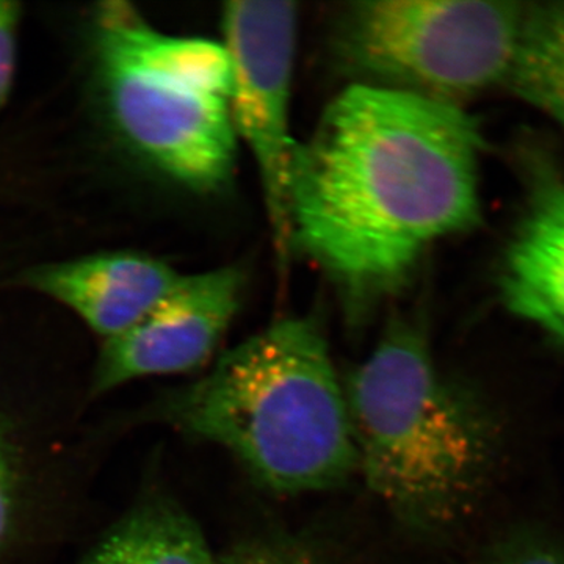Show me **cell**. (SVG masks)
Instances as JSON below:
<instances>
[{
    "instance_id": "52a82bcc",
    "label": "cell",
    "mask_w": 564,
    "mask_h": 564,
    "mask_svg": "<svg viewBox=\"0 0 564 564\" xmlns=\"http://www.w3.org/2000/svg\"><path fill=\"white\" fill-rule=\"evenodd\" d=\"M242 280L236 267L182 274L135 325L104 340L91 392L101 395L137 378L198 369L239 310Z\"/></svg>"
},
{
    "instance_id": "6da1fadb",
    "label": "cell",
    "mask_w": 564,
    "mask_h": 564,
    "mask_svg": "<svg viewBox=\"0 0 564 564\" xmlns=\"http://www.w3.org/2000/svg\"><path fill=\"white\" fill-rule=\"evenodd\" d=\"M480 126L463 106L352 82L296 144L291 250L339 288L359 326L440 240L480 221Z\"/></svg>"
},
{
    "instance_id": "9a60e30c",
    "label": "cell",
    "mask_w": 564,
    "mask_h": 564,
    "mask_svg": "<svg viewBox=\"0 0 564 564\" xmlns=\"http://www.w3.org/2000/svg\"><path fill=\"white\" fill-rule=\"evenodd\" d=\"M20 24V3L0 0V107L7 102L13 88Z\"/></svg>"
},
{
    "instance_id": "9c48e42d",
    "label": "cell",
    "mask_w": 564,
    "mask_h": 564,
    "mask_svg": "<svg viewBox=\"0 0 564 564\" xmlns=\"http://www.w3.org/2000/svg\"><path fill=\"white\" fill-rule=\"evenodd\" d=\"M182 274L139 251H106L40 263L21 274L24 288L68 307L104 340L131 328L172 292Z\"/></svg>"
},
{
    "instance_id": "5bb4252c",
    "label": "cell",
    "mask_w": 564,
    "mask_h": 564,
    "mask_svg": "<svg viewBox=\"0 0 564 564\" xmlns=\"http://www.w3.org/2000/svg\"><path fill=\"white\" fill-rule=\"evenodd\" d=\"M20 492L17 451L9 429L0 421V547L9 538Z\"/></svg>"
},
{
    "instance_id": "5b68a950",
    "label": "cell",
    "mask_w": 564,
    "mask_h": 564,
    "mask_svg": "<svg viewBox=\"0 0 564 564\" xmlns=\"http://www.w3.org/2000/svg\"><path fill=\"white\" fill-rule=\"evenodd\" d=\"M527 3L484 0H367L348 6L334 52L356 82L462 106L507 88Z\"/></svg>"
},
{
    "instance_id": "8992f818",
    "label": "cell",
    "mask_w": 564,
    "mask_h": 564,
    "mask_svg": "<svg viewBox=\"0 0 564 564\" xmlns=\"http://www.w3.org/2000/svg\"><path fill=\"white\" fill-rule=\"evenodd\" d=\"M221 31L232 70L229 117L237 141L258 169L274 245L284 259L291 251L289 174L299 144L291 132L296 6L278 0L226 3Z\"/></svg>"
},
{
    "instance_id": "8fae6325",
    "label": "cell",
    "mask_w": 564,
    "mask_h": 564,
    "mask_svg": "<svg viewBox=\"0 0 564 564\" xmlns=\"http://www.w3.org/2000/svg\"><path fill=\"white\" fill-rule=\"evenodd\" d=\"M507 88L564 132V2L527 3Z\"/></svg>"
},
{
    "instance_id": "7c38bea8",
    "label": "cell",
    "mask_w": 564,
    "mask_h": 564,
    "mask_svg": "<svg viewBox=\"0 0 564 564\" xmlns=\"http://www.w3.org/2000/svg\"><path fill=\"white\" fill-rule=\"evenodd\" d=\"M485 564H564V544L544 527H516L497 541Z\"/></svg>"
},
{
    "instance_id": "30bf717a",
    "label": "cell",
    "mask_w": 564,
    "mask_h": 564,
    "mask_svg": "<svg viewBox=\"0 0 564 564\" xmlns=\"http://www.w3.org/2000/svg\"><path fill=\"white\" fill-rule=\"evenodd\" d=\"M79 564H217L191 514L170 500L139 505Z\"/></svg>"
},
{
    "instance_id": "7a4b0ae2",
    "label": "cell",
    "mask_w": 564,
    "mask_h": 564,
    "mask_svg": "<svg viewBox=\"0 0 564 564\" xmlns=\"http://www.w3.org/2000/svg\"><path fill=\"white\" fill-rule=\"evenodd\" d=\"M343 388L358 470L389 511L421 533L469 514L496 466L499 425L474 389L441 372L425 328L393 321Z\"/></svg>"
},
{
    "instance_id": "3957f363",
    "label": "cell",
    "mask_w": 564,
    "mask_h": 564,
    "mask_svg": "<svg viewBox=\"0 0 564 564\" xmlns=\"http://www.w3.org/2000/svg\"><path fill=\"white\" fill-rule=\"evenodd\" d=\"M159 414L273 492L326 491L358 470L343 381L313 318H282L236 345Z\"/></svg>"
},
{
    "instance_id": "4fadbf2b",
    "label": "cell",
    "mask_w": 564,
    "mask_h": 564,
    "mask_svg": "<svg viewBox=\"0 0 564 564\" xmlns=\"http://www.w3.org/2000/svg\"><path fill=\"white\" fill-rule=\"evenodd\" d=\"M217 564H328L306 545L289 540H254L239 544Z\"/></svg>"
},
{
    "instance_id": "277c9868",
    "label": "cell",
    "mask_w": 564,
    "mask_h": 564,
    "mask_svg": "<svg viewBox=\"0 0 564 564\" xmlns=\"http://www.w3.org/2000/svg\"><path fill=\"white\" fill-rule=\"evenodd\" d=\"M88 63L101 120L132 161L187 191L226 188L239 141L223 43L166 35L131 3L113 0L91 11Z\"/></svg>"
},
{
    "instance_id": "ba28073f",
    "label": "cell",
    "mask_w": 564,
    "mask_h": 564,
    "mask_svg": "<svg viewBox=\"0 0 564 564\" xmlns=\"http://www.w3.org/2000/svg\"><path fill=\"white\" fill-rule=\"evenodd\" d=\"M527 203L505 251V307L564 344V176L543 151L525 159Z\"/></svg>"
}]
</instances>
